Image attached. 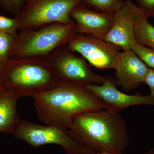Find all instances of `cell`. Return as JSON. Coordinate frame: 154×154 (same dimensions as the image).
Wrapping results in <instances>:
<instances>
[{"mask_svg":"<svg viewBox=\"0 0 154 154\" xmlns=\"http://www.w3.org/2000/svg\"><path fill=\"white\" fill-rule=\"evenodd\" d=\"M32 98L38 119L46 125L69 128L78 116L107 109L104 102L85 87L60 82Z\"/></svg>","mask_w":154,"mask_h":154,"instance_id":"6da1fadb","label":"cell"},{"mask_svg":"<svg viewBox=\"0 0 154 154\" xmlns=\"http://www.w3.org/2000/svg\"><path fill=\"white\" fill-rule=\"evenodd\" d=\"M120 112L92 110L75 119L70 131L92 152L124 154L129 145L127 127Z\"/></svg>","mask_w":154,"mask_h":154,"instance_id":"7a4b0ae2","label":"cell"},{"mask_svg":"<svg viewBox=\"0 0 154 154\" xmlns=\"http://www.w3.org/2000/svg\"><path fill=\"white\" fill-rule=\"evenodd\" d=\"M0 82L20 97H33L54 88L60 81L42 59L10 58L0 71Z\"/></svg>","mask_w":154,"mask_h":154,"instance_id":"3957f363","label":"cell"},{"mask_svg":"<svg viewBox=\"0 0 154 154\" xmlns=\"http://www.w3.org/2000/svg\"><path fill=\"white\" fill-rule=\"evenodd\" d=\"M76 33L74 22L67 25L52 23L21 30L15 38L10 58L42 59L67 45Z\"/></svg>","mask_w":154,"mask_h":154,"instance_id":"277c9868","label":"cell"},{"mask_svg":"<svg viewBox=\"0 0 154 154\" xmlns=\"http://www.w3.org/2000/svg\"><path fill=\"white\" fill-rule=\"evenodd\" d=\"M82 0H28L17 18L19 30L37 29L54 23L74 22L72 11Z\"/></svg>","mask_w":154,"mask_h":154,"instance_id":"5b68a950","label":"cell"},{"mask_svg":"<svg viewBox=\"0 0 154 154\" xmlns=\"http://www.w3.org/2000/svg\"><path fill=\"white\" fill-rule=\"evenodd\" d=\"M74 52L66 45L56 48L42 59L61 82L82 87L104 82L106 76L94 73L86 60Z\"/></svg>","mask_w":154,"mask_h":154,"instance_id":"8992f818","label":"cell"},{"mask_svg":"<svg viewBox=\"0 0 154 154\" xmlns=\"http://www.w3.org/2000/svg\"><path fill=\"white\" fill-rule=\"evenodd\" d=\"M13 135L14 137L33 147L54 144L61 146L66 154L94 153L83 146L66 128L42 125L22 120Z\"/></svg>","mask_w":154,"mask_h":154,"instance_id":"52a82bcc","label":"cell"},{"mask_svg":"<svg viewBox=\"0 0 154 154\" xmlns=\"http://www.w3.org/2000/svg\"><path fill=\"white\" fill-rule=\"evenodd\" d=\"M68 47L80 54L89 64L100 69L117 67L120 48L115 45L91 35L76 33Z\"/></svg>","mask_w":154,"mask_h":154,"instance_id":"ba28073f","label":"cell"},{"mask_svg":"<svg viewBox=\"0 0 154 154\" xmlns=\"http://www.w3.org/2000/svg\"><path fill=\"white\" fill-rule=\"evenodd\" d=\"M143 17L142 11L131 0L125 1L113 15L112 27L104 40L123 50H131L137 42L134 35L136 25Z\"/></svg>","mask_w":154,"mask_h":154,"instance_id":"9c48e42d","label":"cell"},{"mask_svg":"<svg viewBox=\"0 0 154 154\" xmlns=\"http://www.w3.org/2000/svg\"><path fill=\"white\" fill-rule=\"evenodd\" d=\"M86 88L92 91L104 102L107 109L120 112L125 108L140 105L154 106V96L150 94L146 96L129 95L117 89L115 79L106 76L101 85L91 84Z\"/></svg>","mask_w":154,"mask_h":154,"instance_id":"30bf717a","label":"cell"},{"mask_svg":"<svg viewBox=\"0 0 154 154\" xmlns=\"http://www.w3.org/2000/svg\"><path fill=\"white\" fill-rule=\"evenodd\" d=\"M149 67L132 50L120 52L117 67L116 69V86L125 92L133 91L143 83Z\"/></svg>","mask_w":154,"mask_h":154,"instance_id":"8fae6325","label":"cell"},{"mask_svg":"<svg viewBox=\"0 0 154 154\" xmlns=\"http://www.w3.org/2000/svg\"><path fill=\"white\" fill-rule=\"evenodd\" d=\"M70 17L75 22L77 33L91 35L104 39L111 29L113 16L88 8L80 4L72 11Z\"/></svg>","mask_w":154,"mask_h":154,"instance_id":"7c38bea8","label":"cell"},{"mask_svg":"<svg viewBox=\"0 0 154 154\" xmlns=\"http://www.w3.org/2000/svg\"><path fill=\"white\" fill-rule=\"evenodd\" d=\"M20 98L8 88H4L0 93V132L14 134L21 123L22 119L17 108Z\"/></svg>","mask_w":154,"mask_h":154,"instance_id":"4fadbf2b","label":"cell"},{"mask_svg":"<svg viewBox=\"0 0 154 154\" xmlns=\"http://www.w3.org/2000/svg\"><path fill=\"white\" fill-rule=\"evenodd\" d=\"M135 38L138 43L154 50V27L143 17L135 26Z\"/></svg>","mask_w":154,"mask_h":154,"instance_id":"5bb4252c","label":"cell"},{"mask_svg":"<svg viewBox=\"0 0 154 154\" xmlns=\"http://www.w3.org/2000/svg\"><path fill=\"white\" fill-rule=\"evenodd\" d=\"M124 0H82L88 8L113 16L123 5Z\"/></svg>","mask_w":154,"mask_h":154,"instance_id":"9a60e30c","label":"cell"},{"mask_svg":"<svg viewBox=\"0 0 154 154\" xmlns=\"http://www.w3.org/2000/svg\"><path fill=\"white\" fill-rule=\"evenodd\" d=\"M16 37L11 34L0 33V71L10 59Z\"/></svg>","mask_w":154,"mask_h":154,"instance_id":"2e32d148","label":"cell"},{"mask_svg":"<svg viewBox=\"0 0 154 154\" xmlns=\"http://www.w3.org/2000/svg\"><path fill=\"white\" fill-rule=\"evenodd\" d=\"M132 50L150 68L154 69V50L136 42Z\"/></svg>","mask_w":154,"mask_h":154,"instance_id":"e0dca14e","label":"cell"},{"mask_svg":"<svg viewBox=\"0 0 154 154\" xmlns=\"http://www.w3.org/2000/svg\"><path fill=\"white\" fill-rule=\"evenodd\" d=\"M18 31V22L16 17L11 18L0 15V33H7L16 37Z\"/></svg>","mask_w":154,"mask_h":154,"instance_id":"ac0fdd59","label":"cell"},{"mask_svg":"<svg viewBox=\"0 0 154 154\" xmlns=\"http://www.w3.org/2000/svg\"><path fill=\"white\" fill-rule=\"evenodd\" d=\"M28 0H0L1 6L14 17L20 13Z\"/></svg>","mask_w":154,"mask_h":154,"instance_id":"d6986e66","label":"cell"},{"mask_svg":"<svg viewBox=\"0 0 154 154\" xmlns=\"http://www.w3.org/2000/svg\"><path fill=\"white\" fill-rule=\"evenodd\" d=\"M137 7L147 19L154 16V0H136Z\"/></svg>","mask_w":154,"mask_h":154,"instance_id":"ffe728a7","label":"cell"},{"mask_svg":"<svg viewBox=\"0 0 154 154\" xmlns=\"http://www.w3.org/2000/svg\"><path fill=\"white\" fill-rule=\"evenodd\" d=\"M143 83L146 84L149 88L150 95L154 96V69L149 68L148 72L146 75Z\"/></svg>","mask_w":154,"mask_h":154,"instance_id":"44dd1931","label":"cell"},{"mask_svg":"<svg viewBox=\"0 0 154 154\" xmlns=\"http://www.w3.org/2000/svg\"><path fill=\"white\" fill-rule=\"evenodd\" d=\"M143 154H154V147L149 149L146 152Z\"/></svg>","mask_w":154,"mask_h":154,"instance_id":"7402d4cb","label":"cell"},{"mask_svg":"<svg viewBox=\"0 0 154 154\" xmlns=\"http://www.w3.org/2000/svg\"><path fill=\"white\" fill-rule=\"evenodd\" d=\"M86 154H117V153H109V152H94L92 153H89Z\"/></svg>","mask_w":154,"mask_h":154,"instance_id":"603a6c76","label":"cell"},{"mask_svg":"<svg viewBox=\"0 0 154 154\" xmlns=\"http://www.w3.org/2000/svg\"><path fill=\"white\" fill-rule=\"evenodd\" d=\"M4 87H3L2 84L1 83V82H0V93L2 92V91H3V90L4 89Z\"/></svg>","mask_w":154,"mask_h":154,"instance_id":"cb8c5ba5","label":"cell"},{"mask_svg":"<svg viewBox=\"0 0 154 154\" xmlns=\"http://www.w3.org/2000/svg\"></svg>","mask_w":154,"mask_h":154,"instance_id":"d4e9b609","label":"cell"}]
</instances>
